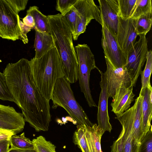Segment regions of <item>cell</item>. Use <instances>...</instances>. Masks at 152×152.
<instances>
[{
  "mask_svg": "<svg viewBox=\"0 0 152 152\" xmlns=\"http://www.w3.org/2000/svg\"><path fill=\"white\" fill-rule=\"evenodd\" d=\"M27 14L31 15L34 23V29L41 33L50 34L49 22L47 16L43 14L36 6L30 7Z\"/></svg>",
  "mask_w": 152,
  "mask_h": 152,
  "instance_id": "cell-20",
  "label": "cell"
},
{
  "mask_svg": "<svg viewBox=\"0 0 152 152\" xmlns=\"http://www.w3.org/2000/svg\"><path fill=\"white\" fill-rule=\"evenodd\" d=\"M115 118L119 121L125 133L126 140L123 152H138L140 144L135 142L132 134V125L130 118L126 115H121Z\"/></svg>",
  "mask_w": 152,
  "mask_h": 152,
  "instance_id": "cell-17",
  "label": "cell"
},
{
  "mask_svg": "<svg viewBox=\"0 0 152 152\" xmlns=\"http://www.w3.org/2000/svg\"><path fill=\"white\" fill-rule=\"evenodd\" d=\"M136 31L138 35H146L151 29L152 13L143 15L135 19Z\"/></svg>",
  "mask_w": 152,
  "mask_h": 152,
  "instance_id": "cell-22",
  "label": "cell"
},
{
  "mask_svg": "<svg viewBox=\"0 0 152 152\" xmlns=\"http://www.w3.org/2000/svg\"><path fill=\"white\" fill-rule=\"evenodd\" d=\"M126 140V134L122 129L118 139L115 141L111 146V152H123Z\"/></svg>",
  "mask_w": 152,
  "mask_h": 152,
  "instance_id": "cell-31",
  "label": "cell"
},
{
  "mask_svg": "<svg viewBox=\"0 0 152 152\" xmlns=\"http://www.w3.org/2000/svg\"><path fill=\"white\" fill-rule=\"evenodd\" d=\"M77 0H57L56 1V10L64 16L72 8Z\"/></svg>",
  "mask_w": 152,
  "mask_h": 152,
  "instance_id": "cell-30",
  "label": "cell"
},
{
  "mask_svg": "<svg viewBox=\"0 0 152 152\" xmlns=\"http://www.w3.org/2000/svg\"><path fill=\"white\" fill-rule=\"evenodd\" d=\"M77 16L73 39L77 40L79 36L86 31L91 20L95 19L101 25L102 20L99 7L93 0H77L73 5Z\"/></svg>",
  "mask_w": 152,
  "mask_h": 152,
  "instance_id": "cell-6",
  "label": "cell"
},
{
  "mask_svg": "<svg viewBox=\"0 0 152 152\" xmlns=\"http://www.w3.org/2000/svg\"><path fill=\"white\" fill-rule=\"evenodd\" d=\"M11 148L21 150H30L34 149L32 141L25 136L24 132L19 135L14 134L9 139Z\"/></svg>",
  "mask_w": 152,
  "mask_h": 152,
  "instance_id": "cell-21",
  "label": "cell"
},
{
  "mask_svg": "<svg viewBox=\"0 0 152 152\" xmlns=\"http://www.w3.org/2000/svg\"><path fill=\"white\" fill-rule=\"evenodd\" d=\"M0 37H1V35L0 34Z\"/></svg>",
  "mask_w": 152,
  "mask_h": 152,
  "instance_id": "cell-38",
  "label": "cell"
},
{
  "mask_svg": "<svg viewBox=\"0 0 152 152\" xmlns=\"http://www.w3.org/2000/svg\"><path fill=\"white\" fill-rule=\"evenodd\" d=\"M138 152H152V132L151 126L143 137L139 145Z\"/></svg>",
  "mask_w": 152,
  "mask_h": 152,
  "instance_id": "cell-29",
  "label": "cell"
},
{
  "mask_svg": "<svg viewBox=\"0 0 152 152\" xmlns=\"http://www.w3.org/2000/svg\"><path fill=\"white\" fill-rule=\"evenodd\" d=\"M21 33L20 39L21 40L24 44L28 43V40L27 35V33L33 28L32 27H28L25 25L20 19L19 20Z\"/></svg>",
  "mask_w": 152,
  "mask_h": 152,
  "instance_id": "cell-33",
  "label": "cell"
},
{
  "mask_svg": "<svg viewBox=\"0 0 152 152\" xmlns=\"http://www.w3.org/2000/svg\"><path fill=\"white\" fill-rule=\"evenodd\" d=\"M137 0H118L119 16L126 20L130 18Z\"/></svg>",
  "mask_w": 152,
  "mask_h": 152,
  "instance_id": "cell-26",
  "label": "cell"
},
{
  "mask_svg": "<svg viewBox=\"0 0 152 152\" xmlns=\"http://www.w3.org/2000/svg\"><path fill=\"white\" fill-rule=\"evenodd\" d=\"M140 93L143 96L142 103V129L144 136L150 130L152 117L151 86L141 88Z\"/></svg>",
  "mask_w": 152,
  "mask_h": 152,
  "instance_id": "cell-16",
  "label": "cell"
},
{
  "mask_svg": "<svg viewBox=\"0 0 152 152\" xmlns=\"http://www.w3.org/2000/svg\"><path fill=\"white\" fill-rule=\"evenodd\" d=\"M13 8L18 14L21 11L26 8L28 0H7Z\"/></svg>",
  "mask_w": 152,
  "mask_h": 152,
  "instance_id": "cell-32",
  "label": "cell"
},
{
  "mask_svg": "<svg viewBox=\"0 0 152 152\" xmlns=\"http://www.w3.org/2000/svg\"><path fill=\"white\" fill-rule=\"evenodd\" d=\"M78 62V80L81 91L90 107H97L91 93L89 80L92 70L99 68L96 66L94 56L86 44H78L75 47Z\"/></svg>",
  "mask_w": 152,
  "mask_h": 152,
  "instance_id": "cell-5",
  "label": "cell"
},
{
  "mask_svg": "<svg viewBox=\"0 0 152 152\" xmlns=\"http://www.w3.org/2000/svg\"><path fill=\"white\" fill-rule=\"evenodd\" d=\"M143 96L140 93L133 105L129 108L132 121V134L135 142L140 144L144 134L142 129V103Z\"/></svg>",
  "mask_w": 152,
  "mask_h": 152,
  "instance_id": "cell-15",
  "label": "cell"
},
{
  "mask_svg": "<svg viewBox=\"0 0 152 152\" xmlns=\"http://www.w3.org/2000/svg\"><path fill=\"white\" fill-rule=\"evenodd\" d=\"M98 70L101 75L100 85L101 88L98 106V126L104 133L106 131L110 132L112 129V127L110 123L108 112V100L109 97L107 88L106 72H105L103 73L99 69Z\"/></svg>",
  "mask_w": 152,
  "mask_h": 152,
  "instance_id": "cell-12",
  "label": "cell"
},
{
  "mask_svg": "<svg viewBox=\"0 0 152 152\" xmlns=\"http://www.w3.org/2000/svg\"><path fill=\"white\" fill-rule=\"evenodd\" d=\"M77 127L73 136V143L82 152H90L85 135V125H77Z\"/></svg>",
  "mask_w": 152,
  "mask_h": 152,
  "instance_id": "cell-24",
  "label": "cell"
},
{
  "mask_svg": "<svg viewBox=\"0 0 152 152\" xmlns=\"http://www.w3.org/2000/svg\"><path fill=\"white\" fill-rule=\"evenodd\" d=\"M85 132L90 152H102L100 142L104 132L97 124H94L92 126L85 125Z\"/></svg>",
  "mask_w": 152,
  "mask_h": 152,
  "instance_id": "cell-19",
  "label": "cell"
},
{
  "mask_svg": "<svg viewBox=\"0 0 152 152\" xmlns=\"http://www.w3.org/2000/svg\"><path fill=\"white\" fill-rule=\"evenodd\" d=\"M10 143L9 140L0 141V152H8L10 149Z\"/></svg>",
  "mask_w": 152,
  "mask_h": 152,
  "instance_id": "cell-35",
  "label": "cell"
},
{
  "mask_svg": "<svg viewBox=\"0 0 152 152\" xmlns=\"http://www.w3.org/2000/svg\"><path fill=\"white\" fill-rule=\"evenodd\" d=\"M102 22L115 38L119 22L118 0H98Z\"/></svg>",
  "mask_w": 152,
  "mask_h": 152,
  "instance_id": "cell-13",
  "label": "cell"
},
{
  "mask_svg": "<svg viewBox=\"0 0 152 152\" xmlns=\"http://www.w3.org/2000/svg\"><path fill=\"white\" fill-rule=\"evenodd\" d=\"M138 36L135 19L126 20L119 17V22L115 39L120 49L127 59L132 50Z\"/></svg>",
  "mask_w": 152,
  "mask_h": 152,
  "instance_id": "cell-9",
  "label": "cell"
},
{
  "mask_svg": "<svg viewBox=\"0 0 152 152\" xmlns=\"http://www.w3.org/2000/svg\"><path fill=\"white\" fill-rule=\"evenodd\" d=\"M18 14L7 0H0V34L1 38L15 41L20 39L21 30Z\"/></svg>",
  "mask_w": 152,
  "mask_h": 152,
  "instance_id": "cell-7",
  "label": "cell"
},
{
  "mask_svg": "<svg viewBox=\"0 0 152 152\" xmlns=\"http://www.w3.org/2000/svg\"><path fill=\"white\" fill-rule=\"evenodd\" d=\"M14 134L11 131L0 129V141L9 140L10 137Z\"/></svg>",
  "mask_w": 152,
  "mask_h": 152,
  "instance_id": "cell-36",
  "label": "cell"
},
{
  "mask_svg": "<svg viewBox=\"0 0 152 152\" xmlns=\"http://www.w3.org/2000/svg\"><path fill=\"white\" fill-rule=\"evenodd\" d=\"M146 61L145 68L140 73L141 88L151 86L150 77L152 71V51L151 50L147 52Z\"/></svg>",
  "mask_w": 152,
  "mask_h": 152,
  "instance_id": "cell-25",
  "label": "cell"
},
{
  "mask_svg": "<svg viewBox=\"0 0 152 152\" xmlns=\"http://www.w3.org/2000/svg\"><path fill=\"white\" fill-rule=\"evenodd\" d=\"M151 0H137L130 18L136 19L144 15L152 13Z\"/></svg>",
  "mask_w": 152,
  "mask_h": 152,
  "instance_id": "cell-23",
  "label": "cell"
},
{
  "mask_svg": "<svg viewBox=\"0 0 152 152\" xmlns=\"http://www.w3.org/2000/svg\"><path fill=\"white\" fill-rule=\"evenodd\" d=\"M51 99L53 104L52 108L56 109L58 107L63 108L77 125L87 126L93 125L82 107L76 100L70 83L64 77L59 78L56 81Z\"/></svg>",
  "mask_w": 152,
  "mask_h": 152,
  "instance_id": "cell-4",
  "label": "cell"
},
{
  "mask_svg": "<svg viewBox=\"0 0 152 152\" xmlns=\"http://www.w3.org/2000/svg\"><path fill=\"white\" fill-rule=\"evenodd\" d=\"M133 48L129 53L125 66L130 77L131 86H135L137 79L142 71V68L146 60L148 51V41L146 35H139Z\"/></svg>",
  "mask_w": 152,
  "mask_h": 152,
  "instance_id": "cell-8",
  "label": "cell"
},
{
  "mask_svg": "<svg viewBox=\"0 0 152 152\" xmlns=\"http://www.w3.org/2000/svg\"><path fill=\"white\" fill-rule=\"evenodd\" d=\"M34 47L35 59L40 58L48 51L55 48L54 42L51 34L41 33L35 30Z\"/></svg>",
  "mask_w": 152,
  "mask_h": 152,
  "instance_id": "cell-18",
  "label": "cell"
},
{
  "mask_svg": "<svg viewBox=\"0 0 152 152\" xmlns=\"http://www.w3.org/2000/svg\"><path fill=\"white\" fill-rule=\"evenodd\" d=\"M3 73L14 102L21 110L25 121L36 131H48L51 120L50 101L36 86L29 61L22 58L9 63Z\"/></svg>",
  "mask_w": 152,
  "mask_h": 152,
  "instance_id": "cell-1",
  "label": "cell"
},
{
  "mask_svg": "<svg viewBox=\"0 0 152 152\" xmlns=\"http://www.w3.org/2000/svg\"><path fill=\"white\" fill-rule=\"evenodd\" d=\"M32 141L36 152H56V146L42 136L34 139Z\"/></svg>",
  "mask_w": 152,
  "mask_h": 152,
  "instance_id": "cell-27",
  "label": "cell"
},
{
  "mask_svg": "<svg viewBox=\"0 0 152 152\" xmlns=\"http://www.w3.org/2000/svg\"><path fill=\"white\" fill-rule=\"evenodd\" d=\"M104 57L107 66L105 72L108 96L113 98L120 87L131 86V79L125 67L116 68L106 56Z\"/></svg>",
  "mask_w": 152,
  "mask_h": 152,
  "instance_id": "cell-10",
  "label": "cell"
},
{
  "mask_svg": "<svg viewBox=\"0 0 152 152\" xmlns=\"http://www.w3.org/2000/svg\"><path fill=\"white\" fill-rule=\"evenodd\" d=\"M47 17L50 34L63 67L64 77L70 83H75L78 80V62L71 31L60 14Z\"/></svg>",
  "mask_w": 152,
  "mask_h": 152,
  "instance_id": "cell-2",
  "label": "cell"
},
{
  "mask_svg": "<svg viewBox=\"0 0 152 152\" xmlns=\"http://www.w3.org/2000/svg\"><path fill=\"white\" fill-rule=\"evenodd\" d=\"M102 45L104 56L116 68H122L126 64L127 59L119 48L115 38L102 22Z\"/></svg>",
  "mask_w": 152,
  "mask_h": 152,
  "instance_id": "cell-11",
  "label": "cell"
},
{
  "mask_svg": "<svg viewBox=\"0 0 152 152\" xmlns=\"http://www.w3.org/2000/svg\"><path fill=\"white\" fill-rule=\"evenodd\" d=\"M23 22L26 26L34 28L35 23L33 17L30 15L27 14L23 19Z\"/></svg>",
  "mask_w": 152,
  "mask_h": 152,
  "instance_id": "cell-34",
  "label": "cell"
},
{
  "mask_svg": "<svg viewBox=\"0 0 152 152\" xmlns=\"http://www.w3.org/2000/svg\"><path fill=\"white\" fill-rule=\"evenodd\" d=\"M0 99L14 102L13 97L8 87L4 73L0 71Z\"/></svg>",
  "mask_w": 152,
  "mask_h": 152,
  "instance_id": "cell-28",
  "label": "cell"
},
{
  "mask_svg": "<svg viewBox=\"0 0 152 152\" xmlns=\"http://www.w3.org/2000/svg\"><path fill=\"white\" fill-rule=\"evenodd\" d=\"M8 152H36L34 149L30 150H21L10 148Z\"/></svg>",
  "mask_w": 152,
  "mask_h": 152,
  "instance_id": "cell-37",
  "label": "cell"
},
{
  "mask_svg": "<svg viewBox=\"0 0 152 152\" xmlns=\"http://www.w3.org/2000/svg\"><path fill=\"white\" fill-rule=\"evenodd\" d=\"M34 83L42 95L50 101L55 84L64 77L63 67L56 48L51 49L38 59L29 61Z\"/></svg>",
  "mask_w": 152,
  "mask_h": 152,
  "instance_id": "cell-3",
  "label": "cell"
},
{
  "mask_svg": "<svg viewBox=\"0 0 152 152\" xmlns=\"http://www.w3.org/2000/svg\"><path fill=\"white\" fill-rule=\"evenodd\" d=\"M133 87H120L116 91L110 104L111 111L116 116L128 110L134 101L135 95L133 92Z\"/></svg>",
  "mask_w": 152,
  "mask_h": 152,
  "instance_id": "cell-14",
  "label": "cell"
}]
</instances>
